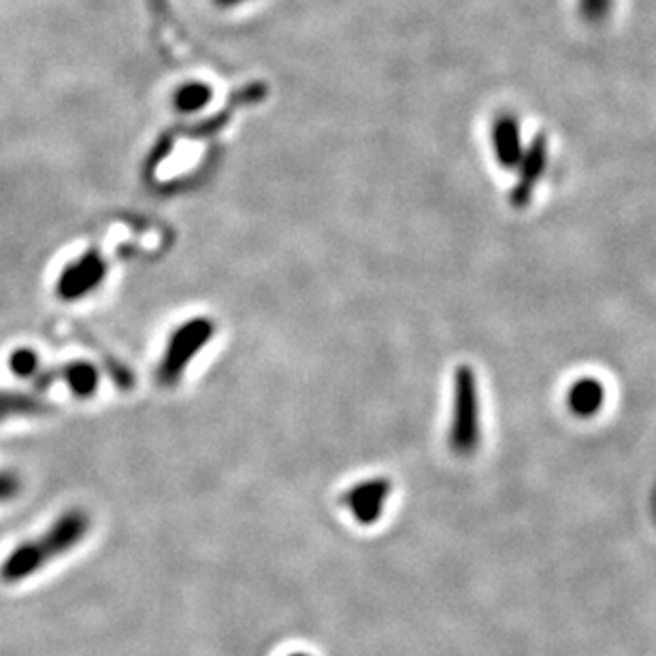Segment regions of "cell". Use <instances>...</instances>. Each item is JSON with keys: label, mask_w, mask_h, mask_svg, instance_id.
<instances>
[{"label": "cell", "mask_w": 656, "mask_h": 656, "mask_svg": "<svg viewBox=\"0 0 656 656\" xmlns=\"http://www.w3.org/2000/svg\"><path fill=\"white\" fill-rule=\"evenodd\" d=\"M577 11L586 24H601L612 11V0H577Z\"/></svg>", "instance_id": "4fadbf2b"}, {"label": "cell", "mask_w": 656, "mask_h": 656, "mask_svg": "<svg viewBox=\"0 0 656 656\" xmlns=\"http://www.w3.org/2000/svg\"><path fill=\"white\" fill-rule=\"evenodd\" d=\"M490 141H492L497 163L503 169H516L525 154L521 120L514 114L497 116L490 129Z\"/></svg>", "instance_id": "ba28073f"}, {"label": "cell", "mask_w": 656, "mask_h": 656, "mask_svg": "<svg viewBox=\"0 0 656 656\" xmlns=\"http://www.w3.org/2000/svg\"><path fill=\"white\" fill-rule=\"evenodd\" d=\"M546 165H548V141H546V134H537L530 145L526 147L521 163H518V181L516 186L512 188L510 192V203L516 207V210H523L530 199H533V190L537 186V181L544 176L546 171Z\"/></svg>", "instance_id": "52a82bcc"}, {"label": "cell", "mask_w": 656, "mask_h": 656, "mask_svg": "<svg viewBox=\"0 0 656 656\" xmlns=\"http://www.w3.org/2000/svg\"><path fill=\"white\" fill-rule=\"evenodd\" d=\"M216 324L210 318H192L177 326L156 371L158 384L165 389L177 386L188 365L212 342Z\"/></svg>", "instance_id": "3957f363"}, {"label": "cell", "mask_w": 656, "mask_h": 656, "mask_svg": "<svg viewBox=\"0 0 656 656\" xmlns=\"http://www.w3.org/2000/svg\"><path fill=\"white\" fill-rule=\"evenodd\" d=\"M219 4H226V7H232V4H237V2H241V0H218Z\"/></svg>", "instance_id": "9a60e30c"}, {"label": "cell", "mask_w": 656, "mask_h": 656, "mask_svg": "<svg viewBox=\"0 0 656 656\" xmlns=\"http://www.w3.org/2000/svg\"><path fill=\"white\" fill-rule=\"evenodd\" d=\"M391 492H393L391 480L373 478L351 486L350 490L342 497V503L350 510L356 523L365 526L375 525L382 518Z\"/></svg>", "instance_id": "8992f818"}, {"label": "cell", "mask_w": 656, "mask_h": 656, "mask_svg": "<svg viewBox=\"0 0 656 656\" xmlns=\"http://www.w3.org/2000/svg\"><path fill=\"white\" fill-rule=\"evenodd\" d=\"M90 516L84 510L64 512L39 539L20 544L0 565V580L7 584L22 582L44 569L45 563L73 550L90 530Z\"/></svg>", "instance_id": "6da1fadb"}, {"label": "cell", "mask_w": 656, "mask_h": 656, "mask_svg": "<svg viewBox=\"0 0 656 656\" xmlns=\"http://www.w3.org/2000/svg\"><path fill=\"white\" fill-rule=\"evenodd\" d=\"M107 277V263L98 250H88L67 264L56 282V295L67 301H82L90 297Z\"/></svg>", "instance_id": "277c9868"}, {"label": "cell", "mask_w": 656, "mask_h": 656, "mask_svg": "<svg viewBox=\"0 0 656 656\" xmlns=\"http://www.w3.org/2000/svg\"><path fill=\"white\" fill-rule=\"evenodd\" d=\"M22 488V478L15 472H0V503L13 501Z\"/></svg>", "instance_id": "5bb4252c"}, {"label": "cell", "mask_w": 656, "mask_h": 656, "mask_svg": "<svg viewBox=\"0 0 656 656\" xmlns=\"http://www.w3.org/2000/svg\"><path fill=\"white\" fill-rule=\"evenodd\" d=\"M481 439L480 394L478 380L472 367L461 365L454 373V405L450 448L458 456H472Z\"/></svg>", "instance_id": "7a4b0ae2"}, {"label": "cell", "mask_w": 656, "mask_h": 656, "mask_svg": "<svg viewBox=\"0 0 656 656\" xmlns=\"http://www.w3.org/2000/svg\"><path fill=\"white\" fill-rule=\"evenodd\" d=\"M290 656H309V655H290Z\"/></svg>", "instance_id": "2e32d148"}, {"label": "cell", "mask_w": 656, "mask_h": 656, "mask_svg": "<svg viewBox=\"0 0 656 656\" xmlns=\"http://www.w3.org/2000/svg\"><path fill=\"white\" fill-rule=\"evenodd\" d=\"M9 369L15 378L31 382L41 371V358L37 351L31 350V348H20L11 354Z\"/></svg>", "instance_id": "7c38bea8"}, {"label": "cell", "mask_w": 656, "mask_h": 656, "mask_svg": "<svg viewBox=\"0 0 656 656\" xmlns=\"http://www.w3.org/2000/svg\"><path fill=\"white\" fill-rule=\"evenodd\" d=\"M31 382L35 391H47L49 386L62 382L77 398H90L98 391L100 373L88 360H73L56 369L39 371Z\"/></svg>", "instance_id": "5b68a950"}, {"label": "cell", "mask_w": 656, "mask_h": 656, "mask_svg": "<svg viewBox=\"0 0 656 656\" xmlns=\"http://www.w3.org/2000/svg\"><path fill=\"white\" fill-rule=\"evenodd\" d=\"M212 100V88L205 84H186L176 94V107L181 114H192L203 109Z\"/></svg>", "instance_id": "8fae6325"}, {"label": "cell", "mask_w": 656, "mask_h": 656, "mask_svg": "<svg viewBox=\"0 0 656 656\" xmlns=\"http://www.w3.org/2000/svg\"><path fill=\"white\" fill-rule=\"evenodd\" d=\"M53 405L47 403L44 396L20 391H0V422L15 418H39L49 416Z\"/></svg>", "instance_id": "30bf717a"}, {"label": "cell", "mask_w": 656, "mask_h": 656, "mask_svg": "<svg viewBox=\"0 0 656 656\" xmlns=\"http://www.w3.org/2000/svg\"><path fill=\"white\" fill-rule=\"evenodd\" d=\"M606 403V386L597 378H580L568 393L569 412L577 418H593Z\"/></svg>", "instance_id": "9c48e42d"}]
</instances>
